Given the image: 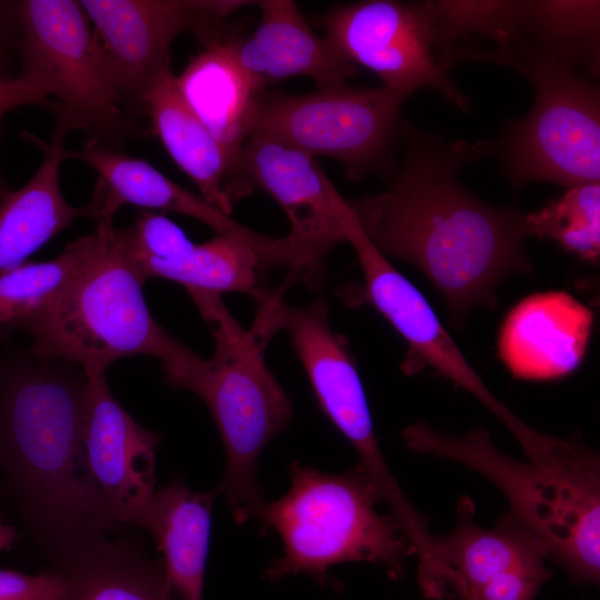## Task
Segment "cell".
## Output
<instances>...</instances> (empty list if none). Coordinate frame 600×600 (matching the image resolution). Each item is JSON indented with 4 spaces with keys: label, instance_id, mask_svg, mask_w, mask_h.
<instances>
[{
    "label": "cell",
    "instance_id": "4fadbf2b",
    "mask_svg": "<svg viewBox=\"0 0 600 600\" xmlns=\"http://www.w3.org/2000/svg\"><path fill=\"white\" fill-rule=\"evenodd\" d=\"M117 76L131 118L143 94L170 63V47L183 32L201 46L226 37V20L252 3L240 0H80Z\"/></svg>",
    "mask_w": 600,
    "mask_h": 600
},
{
    "label": "cell",
    "instance_id": "4316f807",
    "mask_svg": "<svg viewBox=\"0 0 600 600\" xmlns=\"http://www.w3.org/2000/svg\"><path fill=\"white\" fill-rule=\"evenodd\" d=\"M97 234L69 242L51 260L23 262L0 272V327L16 329L20 322L51 301L92 253Z\"/></svg>",
    "mask_w": 600,
    "mask_h": 600
},
{
    "label": "cell",
    "instance_id": "7402d4cb",
    "mask_svg": "<svg viewBox=\"0 0 600 600\" xmlns=\"http://www.w3.org/2000/svg\"><path fill=\"white\" fill-rule=\"evenodd\" d=\"M20 137L43 157L29 181L0 197V272L24 262L56 234L79 218H90L88 204L67 202L60 186L64 146L44 141L31 132Z\"/></svg>",
    "mask_w": 600,
    "mask_h": 600
},
{
    "label": "cell",
    "instance_id": "30bf717a",
    "mask_svg": "<svg viewBox=\"0 0 600 600\" xmlns=\"http://www.w3.org/2000/svg\"><path fill=\"white\" fill-rule=\"evenodd\" d=\"M256 304L249 330L266 347L280 330L288 332L321 409L354 448L380 492L394 493L399 483L376 436L353 356L330 324L327 300L320 296L306 307H292L270 290Z\"/></svg>",
    "mask_w": 600,
    "mask_h": 600
},
{
    "label": "cell",
    "instance_id": "e0dca14e",
    "mask_svg": "<svg viewBox=\"0 0 600 600\" xmlns=\"http://www.w3.org/2000/svg\"><path fill=\"white\" fill-rule=\"evenodd\" d=\"M593 320V312L566 291L530 294L508 312L501 324L499 358L517 379L566 378L583 361Z\"/></svg>",
    "mask_w": 600,
    "mask_h": 600
},
{
    "label": "cell",
    "instance_id": "f546056e",
    "mask_svg": "<svg viewBox=\"0 0 600 600\" xmlns=\"http://www.w3.org/2000/svg\"><path fill=\"white\" fill-rule=\"evenodd\" d=\"M121 231L133 261L172 260L194 246L177 223L150 211L141 212L133 224Z\"/></svg>",
    "mask_w": 600,
    "mask_h": 600
},
{
    "label": "cell",
    "instance_id": "83f0119b",
    "mask_svg": "<svg viewBox=\"0 0 600 600\" xmlns=\"http://www.w3.org/2000/svg\"><path fill=\"white\" fill-rule=\"evenodd\" d=\"M529 237L550 239L578 259L600 261V182L568 188L540 210L526 213Z\"/></svg>",
    "mask_w": 600,
    "mask_h": 600
},
{
    "label": "cell",
    "instance_id": "d6a6232c",
    "mask_svg": "<svg viewBox=\"0 0 600 600\" xmlns=\"http://www.w3.org/2000/svg\"><path fill=\"white\" fill-rule=\"evenodd\" d=\"M0 600H67L61 578L49 570L26 574L0 569Z\"/></svg>",
    "mask_w": 600,
    "mask_h": 600
},
{
    "label": "cell",
    "instance_id": "484cf974",
    "mask_svg": "<svg viewBox=\"0 0 600 600\" xmlns=\"http://www.w3.org/2000/svg\"><path fill=\"white\" fill-rule=\"evenodd\" d=\"M510 42L568 62L596 80L600 74V2L520 0Z\"/></svg>",
    "mask_w": 600,
    "mask_h": 600
},
{
    "label": "cell",
    "instance_id": "8992f818",
    "mask_svg": "<svg viewBox=\"0 0 600 600\" xmlns=\"http://www.w3.org/2000/svg\"><path fill=\"white\" fill-rule=\"evenodd\" d=\"M214 338V351L179 383L209 408L224 447L227 466L217 487L238 523L263 504L257 462L263 448L292 418V402L264 359L266 346L243 328L220 294L187 290Z\"/></svg>",
    "mask_w": 600,
    "mask_h": 600
},
{
    "label": "cell",
    "instance_id": "9c48e42d",
    "mask_svg": "<svg viewBox=\"0 0 600 600\" xmlns=\"http://www.w3.org/2000/svg\"><path fill=\"white\" fill-rule=\"evenodd\" d=\"M406 99L382 84L343 83L306 94L261 90L254 99L252 132L334 159L350 180L358 181L389 156Z\"/></svg>",
    "mask_w": 600,
    "mask_h": 600
},
{
    "label": "cell",
    "instance_id": "5b68a950",
    "mask_svg": "<svg viewBox=\"0 0 600 600\" xmlns=\"http://www.w3.org/2000/svg\"><path fill=\"white\" fill-rule=\"evenodd\" d=\"M289 472L288 492L256 514L261 530H274L283 543L267 579L306 572L326 582L332 566L356 561L381 566L393 579L403 576L414 549L397 519L377 510L383 499L359 463L327 473L294 461Z\"/></svg>",
    "mask_w": 600,
    "mask_h": 600
},
{
    "label": "cell",
    "instance_id": "1f68e13d",
    "mask_svg": "<svg viewBox=\"0 0 600 600\" xmlns=\"http://www.w3.org/2000/svg\"><path fill=\"white\" fill-rule=\"evenodd\" d=\"M551 576L546 563L513 568L492 578L463 600H534Z\"/></svg>",
    "mask_w": 600,
    "mask_h": 600
},
{
    "label": "cell",
    "instance_id": "ac0fdd59",
    "mask_svg": "<svg viewBox=\"0 0 600 600\" xmlns=\"http://www.w3.org/2000/svg\"><path fill=\"white\" fill-rule=\"evenodd\" d=\"M261 19L247 37L226 36L223 46L258 89L291 77H308L320 88L343 84L358 69L308 24L294 1H256Z\"/></svg>",
    "mask_w": 600,
    "mask_h": 600
},
{
    "label": "cell",
    "instance_id": "8fae6325",
    "mask_svg": "<svg viewBox=\"0 0 600 600\" xmlns=\"http://www.w3.org/2000/svg\"><path fill=\"white\" fill-rule=\"evenodd\" d=\"M241 168L253 189H263L279 203L290 224L286 237L290 266L273 291L283 297L294 284L319 288L331 251L347 242L349 200L340 194L316 157L266 133L250 134L242 149Z\"/></svg>",
    "mask_w": 600,
    "mask_h": 600
},
{
    "label": "cell",
    "instance_id": "4dcf8cb0",
    "mask_svg": "<svg viewBox=\"0 0 600 600\" xmlns=\"http://www.w3.org/2000/svg\"><path fill=\"white\" fill-rule=\"evenodd\" d=\"M18 1H0V131L8 112L22 106H37L34 97L18 76L4 72L12 51L18 52Z\"/></svg>",
    "mask_w": 600,
    "mask_h": 600
},
{
    "label": "cell",
    "instance_id": "5bb4252c",
    "mask_svg": "<svg viewBox=\"0 0 600 600\" xmlns=\"http://www.w3.org/2000/svg\"><path fill=\"white\" fill-rule=\"evenodd\" d=\"M346 238L362 270L359 300L384 317L419 361L436 369L489 409L516 437L522 450L534 444L540 431L523 422L489 390L420 290L373 247L354 216L347 223Z\"/></svg>",
    "mask_w": 600,
    "mask_h": 600
},
{
    "label": "cell",
    "instance_id": "e575fe53",
    "mask_svg": "<svg viewBox=\"0 0 600 600\" xmlns=\"http://www.w3.org/2000/svg\"><path fill=\"white\" fill-rule=\"evenodd\" d=\"M12 188L8 180L6 179L1 168H0V197L9 191H11Z\"/></svg>",
    "mask_w": 600,
    "mask_h": 600
},
{
    "label": "cell",
    "instance_id": "2e32d148",
    "mask_svg": "<svg viewBox=\"0 0 600 600\" xmlns=\"http://www.w3.org/2000/svg\"><path fill=\"white\" fill-rule=\"evenodd\" d=\"M63 161L77 160L98 173L89 203L91 219L113 222L124 204L144 209L178 212L211 228L217 234H229L258 250L273 268L289 266L286 238L258 233L166 177L151 163L128 156L97 140H88L80 150L61 149Z\"/></svg>",
    "mask_w": 600,
    "mask_h": 600
},
{
    "label": "cell",
    "instance_id": "44dd1931",
    "mask_svg": "<svg viewBox=\"0 0 600 600\" xmlns=\"http://www.w3.org/2000/svg\"><path fill=\"white\" fill-rule=\"evenodd\" d=\"M218 488L199 492L182 481L159 488L148 531L162 554V600H202L211 513Z\"/></svg>",
    "mask_w": 600,
    "mask_h": 600
},
{
    "label": "cell",
    "instance_id": "d4e9b609",
    "mask_svg": "<svg viewBox=\"0 0 600 600\" xmlns=\"http://www.w3.org/2000/svg\"><path fill=\"white\" fill-rule=\"evenodd\" d=\"M67 600H162V564L127 541H99L53 564Z\"/></svg>",
    "mask_w": 600,
    "mask_h": 600
},
{
    "label": "cell",
    "instance_id": "3957f363",
    "mask_svg": "<svg viewBox=\"0 0 600 600\" xmlns=\"http://www.w3.org/2000/svg\"><path fill=\"white\" fill-rule=\"evenodd\" d=\"M96 234L92 253L69 283L16 329L29 333L37 360L78 364L84 374L106 372L120 358L154 357L177 389L202 358L153 319L121 229L100 222Z\"/></svg>",
    "mask_w": 600,
    "mask_h": 600
},
{
    "label": "cell",
    "instance_id": "603a6c76",
    "mask_svg": "<svg viewBox=\"0 0 600 600\" xmlns=\"http://www.w3.org/2000/svg\"><path fill=\"white\" fill-rule=\"evenodd\" d=\"M223 38L202 44L174 81L183 101L244 177L241 153L252 132L254 99L261 90L233 62Z\"/></svg>",
    "mask_w": 600,
    "mask_h": 600
},
{
    "label": "cell",
    "instance_id": "836d02e7",
    "mask_svg": "<svg viewBox=\"0 0 600 600\" xmlns=\"http://www.w3.org/2000/svg\"><path fill=\"white\" fill-rule=\"evenodd\" d=\"M17 539L13 526L3 522L0 518V552L11 549Z\"/></svg>",
    "mask_w": 600,
    "mask_h": 600
},
{
    "label": "cell",
    "instance_id": "6da1fadb",
    "mask_svg": "<svg viewBox=\"0 0 600 600\" xmlns=\"http://www.w3.org/2000/svg\"><path fill=\"white\" fill-rule=\"evenodd\" d=\"M399 131L406 152L398 174L386 190L349 204L373 247L418 269L460 322L496 307L502 281L533 270L526 213L480 199L458 179L491 154V142L448 141L407 121Z\"/></svg>",
    "mask_w": 600,
    "mask_h": 600
},
{
    "label": "cell",
    "instance_id": "52a82bcc",
    "mask_svg": "<svg viewBox=\"0 0 600 600\" xmlns=\"http://www.w3.org/2000/svg\"><path fill=\"white\" fill-rule=\"evenodd\" d=\"M499 63L533 88L531 109L509 121L492 144L514 189L533 182L564 188L600 182V89L577 67L518 42L492 50L461 48L457 61Z\"/></svg>",
    "mask_w": 600,
    "mask_h": 600
},
{
    "label": "cell",
    "instance_id": "7a4b0ae2",
    "mask_svg": "<svg viewBox=\"0 0 600 600\" xmlns=\"http://www.w3.org/2000/svg\"><path fill=\"white\" fill-rule=\"evenodd\" d=\"M84 384L86 377L36 358L0 369V466L53 564L107 539L113 524L84 453Z\"/></svg>",
    "mask_w": 600,
    "mask_h": 600
},
{
    "label": "cell",
    "instance_id": "ffe728a7",
    "mask_svg": "<svg viewBox=\"0 0 600 600\" xmlns=\"http://www.w3.org/2000/svg\"><path fill=\"white\" fill-rule=\"evenodd\" d=\"M140 111L174 163L198 187L200 196L219 210L230 214L234 203L253 190L181 98L171 66L143 94Z\"/></svg>",
    "mask_w": 600,
    "mask_h": 600
},
{
    "label": "cell",
    "instance_id": "ba28073f",
    "mask_svg": "<svg viewBox=\"0 0 600 600\" xmlns=\"http://www.w3.org/2000/svg\"><path fill=\"white\" fill-rule=\"evenodd\" d=\"M19 6L18 78L54 120L51 143L86 131L107 146L137 131L111 63L73 0Z\"/></svg>",
    "mask_w": 600,
    "mask_h": 600
},
{
    "label": "cell",
    "instance_id": "f1b7e54d",
    "mask_svg": "<svg viewBox=\"0 0 600 600\" xmlns=\"http://www.w3.org/2000/svg\"><path fill=\"white\" fill-rule=\"evenodd\" d=\"M520 0H429L434 53L440 67L451 74L458 42L471 36L509 43L516 34Z\"/></svg>",
    "mask_w": 600,
    "mask_h": 600
},
{
    "label": "cell",
    "instance_id": "d6986e66",
    "mask_svg": "<svg viewBox=\"0 0 600 600\" xmlns=\"http://www.w3.org/2000/svg\"><path fill=\"white\" fill-rule=\"evenodd\" d=\"M446 599H466L472 591L510 569L546 563L548 544L508 511L493 528L474 521V503L461 496L457 523L447 533L432 536Z\"/></svg>",
    "mask_w": 600,
    "mask_h": 600
},
{
    "label": "cell",
    "instance_id": "7c38bea8",
    "mask_svg": "<svg viewBox=\"0 0 600 600\" xmlns=\"http://www.w3.org/2000/svg\"><path fill=\"white\" fill-rule=\"evenodd\" d=\"M322 24L338 52L354 67L372 71L382 86L407 98L431 88L458 109L469 110V100L436 58L429 0L347 3L324 14Z\"/></svg>",
    "mask_w": 600,
    "mask_h": 600
},
{
    "label": "cell",
    "instance_id": "277c9868",
    "mask_svg": "<svg viewBox=\"0 0 600 600\" xmlns=\"http://www.w3.org/2000/svg\"><path fill=\"white\" fill-rule=\"evenodd\" d=\"M401 437L417 453L452 460L489 480L507 498L508 512L548 544L574 583H599L600 459L579 436L541 461L513 459L482 428L458 436L419 421Z\"/></svg>",
    "mask_w": 600,
    "mask_h": 600
},
{
    "label": "cell",
    "instance_id": "9a60e30c",
    "mask_svg": "<svg viewBox=\"0 0 600 600\" xmlns=\"http://www.w3.org/2000/svg\"><path fill=\"white\" fill-rule=\"evenodd\" d=\"M84 377L81 437L90 472L113 523L148 530L162 436L140 426L117 402L104 372Z\"/></svg>",
    "mask_w": 600,
    "mask_h": 600
},
{
    "label": "cell",
    "instance_id": "cb8c5ba5",
    "mask_svg": "<svg viewBox=\"0 0 600 600\" xmlns=\"http://www.w3.org/2000/svg\"><path fill=\"white\" fill-rule=\"evenodd\" d=\"M141 277L163 278L193 289L221 294L242 292L254 302L270 290L268 274L273 266L253 247L229 234H216L172 260L134 261Z\"/></svg>",
    "mask_w": 600,
    "mask_h": 600
}]
</instances>
